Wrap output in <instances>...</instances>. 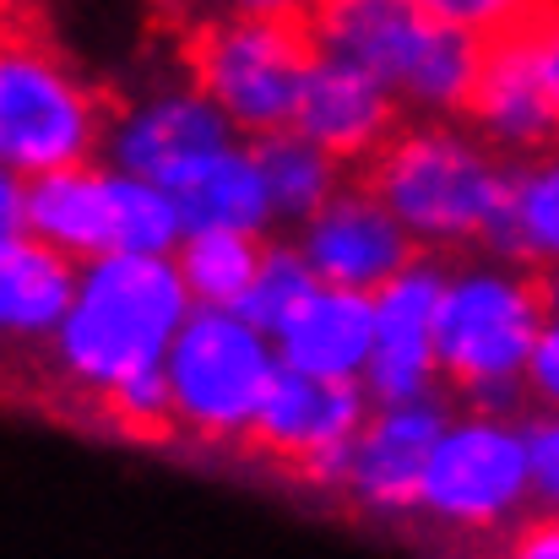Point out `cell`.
Instances as JSON below:
<instances>
[{
  "label": "cell",
  "instance_id": "22",
  "mask_svg": "<svg viewBox=\"0 0 559 559\" xmlns=\"http://www.w3.org/2000/svg\"><path fill=\"white\" fill-rule=\"evenodd\" d=\"M316 283H321V277L305 266V255H299L294 245H272V239H266L261 266H255V277H250V288L239 294V305H234V310H239L255 332H272V326L288 316V305H294V299H305Z\"/></svg>",
  "mask_w": 559,
  "mask_h": 559
},
{
  "label": "cell",
  "instance_id": "18",
  "mask_svg": "<svg viewBox=\"0 0 559 559\" xmlns=\"http://www.w3.org/2000/svg\"><path fill=\"white\" fill-rule=\"evenodd\" d=\"M489 255L533 266V272H559V147L511 158V190H506V212L495 223Z\"/></svg>",
  "mask_w": 559,
  "mask_h": 559
},
{
  "label": "cell",
  "instance_id": "9",
  "mask_svg": "<svg viewBox=\"0 0 559 559\" xmlns=\"http://www.w3.org/2000/svg\"><path fill=\"white\" fill-rule=\"evenodd\" d=\"M365 413H370V396L359 380H332V374H305L283 365L272 374L261 407L250 413V424L239 429L234 451L245 462L283 473L288 484L343 489L348 451Z\"/></svg>",
  "mask_w": 559,
  "mask_h": 559
},
{
  "label": "cell",
  "instance_id": "23",
  "mask_svg": "<svg viewBox=\"0 0 559 559\" xmlns=\"http://www.w3.org/2000/svg\"><path fill=\"white\" fill-rule=\"evenodd\" d=\"M522 445H527V478L533 495L559 511V407H544L533 418H522Z\"/></svg>",
  "mask_w": 559,
  "mask_h": 559
},
{
  "label": "cell",
  "instance_id": "20",
  "mask_svg": "<svg viewBox=\"0 0 559 559\" xmlns=\"http://www.w3.org/2000/svg\"><path fill=\"white\" fill-rule=\"evenodd\" d=\"M245 147H250V158L261 169V186H266V201H272V223H305L343 180V164L332 153H321L310 136H299L294 126L261 131Z\"/></svg>",
  "mask_w": 559,
  "mask_h": 559
},
{
  "label": "cell",
  "instance_id": "19",
  "mask_svg": "<svg viewBox=\"0 0 559 559\" xmlns=\"http://www.w3.org/2000/svg\"><path fill=\"white\" fill-rule=\"evenodd\" d=\"M169 195H175L186 228L223 223V228L266 234V223H272V201H266V186H261V169H255L250 147H234V142L223 153H212L201 169H190Z\"/></svg>",
  "mask_w": 559,
  "mask_h": 559
},
{
  "label": "cell",
  "instance_id": "8",
  "mask_svg": "<svg viewBox=\"0 0 559 559\" xmlns=\"http://www.w3.org/2000/svg\"><path fill=\"white\" fill-rule=\"evenodd\" d=\"M277 374V359L266 348V332H255L239 310L195 305V316L180 321L164 354V385L175 413V440H212L228 445L261 407L266 385Z\"/></svg>",
  "mask_w": 559,
  "mask_h": 559
},
{
  "label": "cell",
  "instance_id": "3",
  "mask_svg": "<svg viewBox=\"0 0 559 559\" xmlns=\"http://www.w3.org/2000/svg\"><path fill=\"white\" fill-rule=\"evenodd\" d=\"M544 321V272L500 255H451L435 299V374H445L456 407L511 413Z\"/></svg>",
  "mask_w": 559,
  "mask_h": 559
},
{
  "label": "cell",
  "instance_id": "6",
  "mask_svg": "<svg viewBox=\"0 0 559 559\" xmlns=\"http://www.w3.org/2000/svg\"><path fill=\"white\" fill-rule=\"evenodd\" d=\"M316 55L310 16H206L186 33L195 93L250 136L283 131L294 120V98Z\"/></svg>",
  "mask_w": 559,
  "mask_h": 559
},
{
  "label": "cell",
  "instance_id": "14",
  "mask_svg": "<svg viewBox=\"0 0 559 559\" xmlns=\"http://www.w3.org/2000/svg\"><path fill=\"white\" fill-rule=\"evenodd\" d=\"M228 120L212 98L201 93H169V98H153L147 109L136 115H120L115 131H109V153L126 175L147 180V186L175 190L190 169H201L212 153L228 147Z\"/></svg>",
  "mask_w": 559,
  "mask_h": 559
},
{
  "label": "cell",
  "instance_id": "11",
  "mask_svg": "<svg viewBox=\"0 0 559 559\" xmlns=\"http://www.w3.org/2000/svg\"><path fill=\"white\" fill-rule=\"evenodd\" d=\"M445 261L424 250L396 277L370 294V359H365V396L407 402L424 396L435 380V299L445 283Z\"/></svg>",
  "mask_w": 559,
  "mask_h": 559
},
{
  "label": "cell",
  "instance_id": "1",
  "mask_svg": "<svg viewBox=\"0 0 559 559\" xmlns=\"http://www.w3.org/2000/svg\"><path fill=\"white\" fill-rule=\"evenodd\" d=\"M435 255H489L506 212L511 158L445 115H407L365 164L343 169Z\"/></svg>",
  "mask_w": 559,
  "mask_h": 559
},
{
  "label": "cell",
  "instance_id": "27",
  "mask_svg": "<svg viewBox=\"0 0 559 559\" xmlns=\"http://www.w3.org/2000/svg\"><path fill=\"white\" fill-rule=\"evenodd\" d=\"M228 16H310V0H217Z\"/></svg>",
  "mask_w": 559,
  "mask_h": 559
},
{
  "label": "cell",
  "instance_id": "12",
  "mask_svg": "<svg viewBox=\"0 0 559 559\" xmlns=\"http://www.w3.org/2000/svg\"><path fill=\"white\" fill-rule=\"evenodd\" d=\"M445 418H451V402H429V391L407 402H380V413H365L348 451L343 495L374 516H413L418 478Z\"/></svg>",
  "mask_w": 559,
  "mask_h": 559
},
{
  "label": "cell",
  "instance_id": "5",
  "mask_svg": "<svg viewBox=\"0 0 559 559\" xmlns=\"http://www.w3.org/2000/svg\"><path fill=\"white\" fill-rule=\"evenodd\" d=\"M120 120V104L71 71L38 33L0 27V164L22 180L93 164Z\"/></svg>",
  "mask_w": 559,
  "mask_h": 559
},
{
  "label": "cell",
  "instance_id": "17",
  "mask_svg": "<svg viewBox=\"0 0 559 559\" xmlns=\"http://www.w3.org/2000/svg\"><path fill=\"white\" fill-rule=\"evenodd\" d=\"M22 228L76 261L109 255V169L71 164L33 175V186H22Z\"/></svg>",
  "mask_w": 559,
  "mask_h": 559
},
{
  "label": "cell",
  "instance_id": "7",
  "mask_svg": "<svg viewBox=\"0 0 559 559\" xmlns=\"http://www.w3.org/2000/svg\"><path fill=\"white\" fill-rule=\"evenodd\" d=\"M527 495H533V478H527L522 424L511 413L456 407L429 445L413 516L495 549Z\"/></svg>",
  "mask_w": 559,
  "mask_h": 559
},
{
  "label": "cell",
  "instance_id": "10",
  "mask_svg": "<svg viewBox=\"0 0 559 559\" xmlns=\"http://www.w3.org/2000/svg\"><path fill=\"white\" fill-rule=\"evenodd\" d=\"M305 266L321 283L354 288V294H374L385 277H396L407 261L424 255V245L374 201L354 175H343L337 190L299 223V245Z\"/></svg>",
  "mask_w": 559,
  "mask_h": 559
},
{
  "label": "cell",
  "instance_id": "21",
  "mask_svg": "<svg viewBox=\"0 0 559 559\" xmlns=\"http://www.w3.org/2000/svg\"><path fill=\"white\" fill-rule=\"evenodd\" d=\"M180 283H186L190 305H217V310H234L239 294L250 288L255 266H261V250H266V234L255 228H223V223H201L180 234Z\"/></svg>",
  "mask_w": 559,
  "mask_h": 559
},
{
  "label": "cell",
  "instance_id": "15",
  "mask_svg": "<svg viewBox=\"0 0 559 559\" xmlns=\"http://www.w3.org/2000/svg\"><path fill=\"white\" fill-rule=\"evenodd\" d=\"M283 365L332 380H359L370 359V294L316 283L305 299L288 305V316L272 326Z\"/></svg>",
  "mask_w": 559,
  "mask_h": 559
},
{
  "label": "cell",
  "instance_id": "13",
  "mask_svg": "<svg viewBox=\"0 0 559 559\" xmlns=\"http://www.w3.org/2000/svg\"><path fill=\"white\" fill-rule=\"evenodd\" d=\"M407 120V109L374 82L370 71H359L354 60H337V55H316L305 82H299V98H294V131L310 136L321 153H332L343 169L365 164L374 147Z\"/></svg>",
  "mask_w": 559,
  "mask_h": 559
},
{
  "label": "cell",
  "instance_id": "2",
  "mask_svg": "<svg viewBox=\"0 0 559 559\" xmlns=\"http://www.w3.org/2000/svg\"><path fill=\"white\" fill-rule=\"evenodd\" d=\"M190 294L169 255H93L76 272V294L55 326V391L82 396L93 413L104 396L164 370Z\"/></svg>",
  "mask_w": 559,
  "mask_h": 559
},
{
  "label": "cell",
  "instance_id": "4",
  "mask_svg": "<svg viewBox=\"0 0 559 559\" xmlns=\"http://www.w3.org/2000/svg\"><path fill=\"white\" fill-rule=\"evenodd\" d=\"M316 49L354 60L407 109L456 115L478 38L429 16L418 0H310Z\"/></svg>",
  "mask_w": 559,
  "mask_h": 559
},
{
  "label": "cell",
  "instance_id": "25",
  "mask_svg": "<svg viewBox=\"0 0 559 559\" xmlns=\"http://www.w3.org/2000/svg\"><path fill=\"white\" fill-rule=\"evenodd\" d=\"M522 391H533L538 407H559V316L544 321V332L533 343V359L522 370Z\"/></svg>",
  "mask_w": 559,
  "mask_h": 559
},
{
  "label": "cell",
  "instance_id": "26",
  "mask_svg": "<svg viewBox=\"0 0 559 559\" xmlns=\"http://www.w3.org/2000/svg\"><path fill=\"white\" fill-rule=\"evenodd\" d=\"M533 60H538L544 98L559 120V0H544V11L533 16Z\"/></svg>",
  "mask_w": 559,
  "mask_h": 559
},
{
  "label": "cell",
  "instance_id": "28",
  "mask_svg": "<svg viewBox=\"0 0 559 559\" xmlns=\"http://www.w3.org/2000/svg\"><path fill=\"white\" fill-rule=\"evenodd\" d=\"M5 228H22V175L0 164V234Z\"/></svg>",
  "mask_w": 559,
  "mask_h": 559
},
{
  "label": "cell",
  "instance_id": "16",
  "mask_svg": "<svg viewBox=\"0 0 559 559\" xmlns=\"http://www.w3.org/2000/svg\"><path fill=\"white\" fill-rule=\"evenodd\" d=\"M82 261L44 245L27 228L0 234V343H49L71 294H76Z\"/></svg>",
  "mask_w": 559,
  "mask_h": 559
},
{
  "label": "cell",
  "instance_id": "24",
  "mask_svg": "<svg viewBox=\"0 0 559 559\" xmlns=\"http://www.w3.org/2000/svg\"><path fill=\"white\" fill-rule=\"evenodd\" d=\"M495 549H500V559H559V511L516 516Z\"/></svg>",
  "mask_w": 559,
  "mask_h": 559
}]
</instances>
